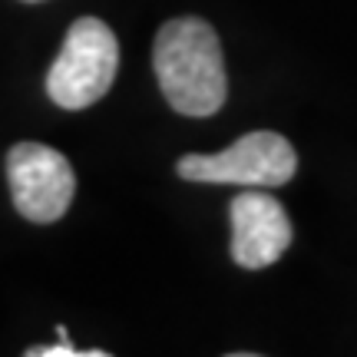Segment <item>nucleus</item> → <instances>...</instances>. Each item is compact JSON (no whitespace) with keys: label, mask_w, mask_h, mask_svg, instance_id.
I'll use <instances>...</instances> for the list:
<instances>
[{"label":"nucleus","mask_w":357,"mask_h":357,"mask_svg":"<svg viewBox=\"0 0 357 357\" xmlns=\"http://www.w3.org/2000/svg\"><path fill=\"white\" fill-rule=\"evenodd\" d=\"M7 178L17 212L37 225L63 218L77 192V176L66 155L40 142L13 146L7 153Z\"/></svg>","instance_id":"4"},{"label":"nucleus","mask_w":357,"mask_h":357,"mask_svg":"<svg viewBox=\"0 0 357 357\" xmlns=\"http://www.w3.org/2000/svg\"><path fill=\"white\" fill-rule=\"evenodd\" d=\"M30 357H102L106 351H79L77 344H70V337H60V344H47V347H30Z\"/></svg>","instance_id":"6"},{"label":"nucleus","mask_w":357,"mask_h":357,"mask_svg":"<svg viewBox=\"0 0 357 357\" xmlns=\"http://www.w3.org/2000/svg\"><path fill=\"white\" fill-rule=\"evenodd\" d=\"M119 70V43L96 17H79L66 30L60 56L47 73V93L63 109H86L102 100Z\"/></svg>","instance_id":"2"},{"label":"nucleus","mask_w":357,"mask_h":357,"mask_svg":"<svg viewBox=\"0 0 357 357\" xmlns=\"http://www.w3.org/2000/svg\"><path fill=\"white\" fill-rule=\"evenodd\" d=\"M176 172L185 182H212V185H252L275 189L288 185L298 172V153L281 132L255 129L245 132L229 149L212 155H182Z\"/></svg>","instance_id":"3"},{"label":"nucleus","mask_w":357,"mask_h":357,"mask_svg":"<svg viewBox=\"0 0 357 357\" xmlns=\"http://www.w3.org/2000/svg\"><path fill=\"white\" fill-rule=\"evenodd\" d=\"M153 66L162 96L182 116H212L229 96L218 33L199 17H176L159 26Z\"/></svg>","instance_id":"1"},{"label":"nucleus","mask_w":357,"mask_h":357,"mask_svg":"<svg viewBox=\"0 0 357 357\" xmlns=\"http://www.w3.org/2000/svg\"><path fill=\"white\" fill-rule=\"evenodd\" d=\"M231 215V258L242 268H268L275 265L294 238L291 218L284 205L258 189H245L229 205Z\"/></svg>","instance_id":"5"},{"label":"nucleus","mask_w":357,"mask_h":357,"mask_svg":"<svg viewBox=\"0 0 357 357\" xmlns=\"http://www.w3.org/2000/svg\"><path fill=\"white\" fill-rule=\"evenodd\" d=\"M24 3H40V0H24Z\"/></svg>","instance_id":"7"}]
</instances>
